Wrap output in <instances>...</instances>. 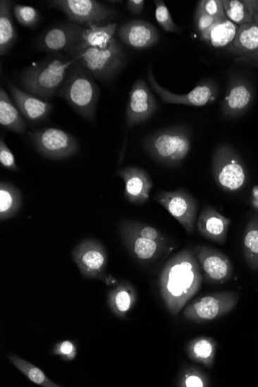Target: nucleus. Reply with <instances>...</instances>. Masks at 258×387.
<instances>
[{"mask_svg": "<svg viewBox=\"0 0 258 387\" xmlns=\"http://www.w3.org/2000/svg\"><path fill=\"white\" fill-rule=\"evenodd\" d=\"M136 302L133 286L127 282L119 285L110 293V307L119 317H124L132 309Z\"/></svg>", "mask_w": 258, "mask_h": 387, "instance_id": "nucleus-29", "label": "nucleus"}, {"mask_svg": "<svg viewBox=\"0 0 258 387\" xmlns=\"http://www.w3.org/2000/svg\"><path fill=\"white\" fill-rule=\"evenodd\" d=\"M253 101L254 90L252 85L245 78H233L222 102V114L227 118L244 115L252 106Z\"/></svg>", "mask_w": 258, "mask_h": 387, "instance_id": "nucleus-16", "label": "nucleus"}, {"mask_svg": "<svg viewBox=\"0 0 258 387\" xmlns=\"http://www.w3.org/2000/svg\"><path fill=\"white\" fill-rule=\"evenodd\" d=\"M13 15L22 26L27 28H35L40 20V13L35 7L25 5H15Z\"/></svg>", "mask_w": 258, "mask_h": 387, "instance_id": "nucleus-34", "label": "nucleus"}, {"mask_svg": "<svg viewBox=\"0 0 258 387\" xmlns=\"http://www.w3.org/2000/svg\"><path fill=\"white\" fill-rule=\"evenodd\" d=\"M11 96L21 115L31 123L43 122L53 110V106L38 97L23 92L13 84H9Z\"/></svg>", "mask_w": 258, "mask_h": 387, "instance_id": "nucleus-20", "label": "nucleus"}, {"mask_svg": "<svg viewBox=\"0 0 258 387\" xmlns=\"http://www.w3.org/2000/svg\"><path fill=\"white\" fill-rule=\"evenodd\" d=\"M117 27L116 23H108L103 26L84 27L77 47L69 55L79 51L87 49V48L107 49L112 40L115 39Z\"/></svg>", "mask_w": 258, "mask_h": 387, "instance_id": "nucleus-22", "label": "nucleus"}, {"mask_svg": "<svg viewBox=\"0 0 258 387\" xmlns=\"http://www.w3.org/2000/svg\"><path fill=\"white\" fill-rule=\"evenodd\" d=\"M254 22L258 24V13H255L254 15Z\"/></svg>", "mask_w": 258, "mask_h": 387, "instance_id": "nucleus-46", "label": "nucleus"}, {"mask_svg": "<svg viewBox=\"0 0 258 387\" xmlns=\"http://www.w3.org/2000/svg\"><path fill=\"white\" fill-rule=\"evenodd\" d=\"M157 102L148 85L142 79L136 80L129 92L126 111V125L132 128L147 122L157 110Z\"/></svg>", "mask_w": 258, "mask_h": 387, "instance_id": "nucleus-14", "label": "nucleus"}, {"mask_svg": "<svg viewBox=\"0 0 258 387\" xmlns=\"http://www.w3.org/2000/svg\"><path fill=\"white\" fill-rule=\"evenodd\" d=\"M231 220L216 211L212 207H206L200 213L197 226L200 235L205 238L224 245L227 241Z\"/></svg>", "mask_w": 258, "mask_h": 387, "instance_id": "nucleus-21", "label": "nucleus"}, {"mask_svg": "<svg viewBox=\"0 0 258 387\" xmlns=\"http://www.w3.org/2000/svg\"><path fill=\"white\" fill-rule=\"evenodd\" d=\"M13 2L0 1V55L9 52L18 39V32L13 22Z\"/></svg>", "mask_w": 258, "mask_h": 387, "instance_id": "nucleus-24", "label": "nucleus"}, {"mask_svg": "<svg viewBox=\"0 0 258 387\" xmlns=\"http://www.w3.org/2000/svg\"><path fill=\"white\" fill-rule=\"evenodd\" d=\"M0 125L18 134H23L27 130L25 121L3 87L0 90Z\"/></svg>", "mask_w": 258, "mask_h": 387, "instance_id": "nucleus-27", "label": "nucleus"}, {"mask_svg": "<svg viewBox=\"0 0 258 387\" xmlns=\"http://www.w3.org/2000/svg\"><path fill=\"white\" fill-rule=\"evenodd\" d=\"M155 5L156 19L159 25L166 32L176 33L180 31V27L176 25L166 4L162 0H156Z\"/></svg>", "mask_w": 258, "mask_h": 387, "instance_id": "nucleus-36", "label": "nucleus"}, {"mask_svg": "<svg viewBox=\"0 0 258 387\" xmlns=\"http://www.w3.org/2000/svg\"><path fill=\"white\" fill-rule=\"evenodd\" d=\"M252 200L258 201V185H256L252 190Z\"/></svg>", "mask_w": 258, "mask_h": 387, "instance_id": "nucleus-43", "label": "nucleus"}, {"mask_svg": "<svg viewBox=\"0 0 258 387\" xmlns=\"http://www.w3.org/2000/svg\"><path fill=\"white\" fill-rule=\"evenodd\" d=\"M193 252L203 272L204 279L209 283L223 284L232 276L231 262L227 256L217 250L198 246Z\"/></svg>", "mask_w": 258, "mask_h": 387, "instance_id": "nucleus-15", "label": "nucleus"}, {"mask_svg": "<svg viewBox=\"0 0 258 387\" xmlns=\"http://www.w3.org/2000/svg\"><path fill=\"white\" fill-rule=\"evenodd\" d=\"M237 61H244V62H250V63H258V51L254 52V54H249L247 56H238V58L236 59Z\"/></svg>", "mask_w": 258, "mask_h": 387, "instance_id": "nucleus-42", "label": "nucleus"}, {"mask_svg": "<svg viewBox=\"0 0 258 387\" xmlns=\"http://www.w3.org/2000/svg\"><path fill=\"white\" fill-rule=\"evenodd\" d=\"M145 150L159 164L177 166L191 149V133L183 127H172L153 133L143 142Z\"/></svg>", "mask_w": 258, "mask_h": 387, "instance_id": "nucleus-4", "label": "nucleus"}, {"mask_svg": "<svg viewBox=\"0 0 258 387\" xmlns=\"http://www.w3.org/2000/svg\"><path fill=\"white\" fill-rule=\"evenodd\" d=\"M75 62L66 54H48L36 66L23 71L20 85L28 93L50 101L61 90Z\"/></svg>", "mask_w": 258, "mask_h": 387, "instance_id": "nucleus-2", "label": "nucleus"}, {"mask_svg": "<svg viewBox=\"0 0 258 387\" xmlns=\"http://www.w3.org/2000/svg\"><path fill=\"white\" fill-rule=\"evenodd\" d=\"M0 164L11 171L17 172L20 171V168L16 164L12 151L6 146L3 138L0 140Z\"/></svg>", "mask_w": 258, "mask_h": 387, "instance_id": "nucleus-38", "label": "nucleus"}, {"mask_svg": "<svg viewBox=\"0 0 258 387\" xmlns=\"http://www.w3.org/2000/svg\"><path fill=\"white\" fill-rule=\"evenodd\" d=\"M204 276L195 252L188 249L173 256L160 273L159 286L166 307L176 317L199 291Z\"/></svg>", "mask_w": 258, "mask_h": 387, "instance_id": "nucleus-1", "label": "nucleus"}, {"mask_svg": "<svg viewBox=\"0 0 258 387\" xmlns=\"http://www.w3.org/2000/svg\"><path fill=\"white\" fill-rule=\"evenodd\" d=\"M9 360L13 365L18 368L20 372L25 375L31 382L43 387H61L59 384L53 383L42 369L30 364L25 360L19 357L10 355Z\"/></svg>", "mask_w": 258, "mask_h": 387, "instance_id": "nucleus-32", "label": "nucleus"}, {"mask_svg": "<svg viewBox=\"0 0 258 387\" xmlns=\"http://www.w3.org/2000/svg\"><path fill=\"white\" fill-rule=\"evenodd\" d=\"M29 137L39 154L52 160L70 158L79 149L75 137L59 128L38 129L30 133Z\"/></svg>", "mask_w": 258, "mask_h": 387, "instance_id": "nucleus-8", "label": "nucleus"}, {"mask_svg": "<svg viewBox=\"0 0 258 387\" xmlns=\"http://www.w3.org/2000/svg\"><path fill=\"white\" fill-rule=\"evenodd\" d=\"M49 6L66 14L70 22L85 27L103 26L118 14L116 11L95 0H54Z\"/></svg>", "mask_w": 258, "mask_h": 387, "instance_id": "nucleus-7", "label": "nucleus"}, {"mask_svg": "<svg viewBox=\"0 0 258 387\" xmlns=\"http://www.w3.org/2000/svg\"><path fill=\"white\" fill-rule=\"evenodd\" d=\"M84 27L75 23H63L47 29L37 39V48L39 51L48 54L68 55L77 47Z\"/></svg>", "mask_w": 258, "mask_h": 387, "instance_id": "nucleus-10", "label": "nucleus"}, {"mask_svg": "<svg viewBox=\"0 0 258 387\" xmlns=\"http://www.w3.org/2000/svg\"><path fill=\"white\" fill-rule=\"evenodd\" d=\"M189 233L195 231L197 215V200L183 190L161 191L154 197Z\"/></svg>", "mask_w": 258, "mask_h": 387, "instance_id": "nucleus-11", "label": "nucleus"}, {"mask_svg": "<svg viewBox=\"0 0 258 387\" xmlns=\"http://www.w3.org/2000/svg\"><path fill=\"white\" fill-rule=\"evenodd\" d=\"M23 205V196L18 188L11 183H0V220L11 219Z\"/></svg>", "mask_w": 258, "mask_h": 387, "instance_id": "nucleus-28", "label": "nucleus"}, {"mask_svg": "<svg viewBox=\"0 0 258 387\" xmlns=\"http://www.w3.org/2000/svg\"><path fill=\"white\" fill-rule=\"evenodd\" d=\"M253 207L256 209V211H258V201H252Z\"/></svg>", "mask_w": 258, "mask_h": 387, "instance_id": "nucleus-45", "label": "nucleus"}, {"mask_svg": "<svg viewBox=\"0 0 258 387\" xmlns=\"http://www.w3.org/2000/svg\"><path fill=\"white\" fill-rule=\"evenodd\" d=\"M197 10L216 18L227 19L223 0H201L197 5Z\"/></svg>", "mask_w": 258, "mask_h": 387, "instance_id": "nucleus-37", "label": "nucleus"}, {"mask_svg": "<svg viewBox=\"0 0 258 387\" xmlns=\"http://www.w3.org/2000/svg\"><path fill=\"white\" fill-rule=\"evenodd\" d=\"M148 80L153 91H154L165 103L185 104L189 106H205L213 103L219 92L216 85L212 82L200 83L190 92L185 94H176L160 86L153 75L151 68L148 71Z\"/></svg>", "mask_w": 258, "mask_h": 387, "instance_id": "nucleus-12", "label": "nucleus"}, {"mask_svg": "<svg viewBox=\"0 0 258 387\" xmlns=\"http://www.w3.org/2000/svg\"><path fill=\"white\" fill-rule=\"evenodd\" d=\"M99 96V87L91 72L76 61L56 97L66 100L80 116L94 121Z\"/></svg>", "mask_w": 258, "mask_h": 387, "instance_id": "nucleus-3", "label": "nucleus"}, {"mask_svg": "<svg viewBox=\"0 0 258 387\" xmlns=\"http://www.w3.org/2000/svg\"><path fill=\"white\" fill-rule=\"evenodd\" d=\"M238 27L237 24L228 18L220 20L201 34L200 38L215 48L228 47L236 37Z\"/></svg>", "mask_w": 258, "mask_h": 387, "instance_id": "nucleus-25", "label": "nucleus"}, {"mask_svg": "<svg viewBox=\"0 0 258 387\" xmlns=\"http://www.w3.org/2000/svg\"><path fill=\"white\" fill-rule=\"evenodd\" d=\"M257 216H258V211H257Z\"/></svg>", "mask_w": 258, "mask_h": 387, "instance_id": "nucleus-47", "label": "nucleus"}, {"mask_svg": "<svg viewBox=\"0 0 258 387\" xmlns=\"http://www.w3.org/2000/svg\"><path fill=\"white\" fill-rule=\"evenodd\" d=\"M220 20L221 19L211 17V16H209L204 12L196 10V26L200 35L204 33L205 31L211 28L214 24Z\"/></svg>", "mask_w": 258, "mask_h": 387, "instance_id": "nucleus-40", "label": "nucleus"}, {"mask_svg": "<svg viewBox=\"0 0 258 387\" xmlns=\"http://www.w3.org/2000/svg\"><path fill=\"white\" fill-rule=\"evenodd\" d=\"M176 385L181 387H207L211 383L202 370L196 367H188L183 370Z\"/></svg>", "mask_w": 258, "mask_h": 387, "instance_id": "nucleus-33", "label": "nucleus"}, {"mask_svg": "<svg viewBox=\"0 0 258 387\" xmlns=\"http://www.w3.org/2000/svg\"><path fill=\"white\" fill-rule=\"evenodd\" d=\"M69 56L82 63L100 82H107L117 75L125 61L123 48L116 38L107 49L87 48Z\"/></svg>", "mask_w": 258, "mask_h": 387, "instance_id": "nucleus-5", "label": "nucleus"}, {"mask_svg": "<svg viewBox=\"0 0 258 387\" xmlns=\"http://www.w3.org/2000/svg\"><path fill=\"white\" fill-rule=\"evenodd\" d=\"M228 51L239 56L258 51V24L253 22L239 26L236 37L228 47Z\"/></svg>", "mask_w": 258, "mask_h": 387, "instance_id": "nucleus-26", "label": "nucleus"}, {"mask_svg": "<svg viewBox=\"0 0 258 387\" xmlns=\"http://www.w3.org/2000/svg\"><path fill=\"white\" fill-rule=\"evenodd\" d=\"M226 17L238 26L254 22V0H223Z\"/></svg>", "mask_w": 258, "mask_h": 387, "instance_id": "nucleus-30", "label": "nucleus"}, {"mask_svg": "<svg viewBox=\"0 0 258 387\" xmlns=\"http://www.w3.org/2000/svg\"><path fill=\"white\" fill-rule=\"evenodd\" d=\"M239 295L233 292L216 293L198 298L185 307L184 318L200 322L221 318L235 309Z\"/></svg>", "mask_w": 258, "mask_h": 387, "instance_id": "nucleus-9", "label": "nucleus"}, {"mask_svg": "<svg viewBox=\"0 0 258 387\" xmlns=\"http://www.w3.org/2000/svg\"><path fill=\"white\" fill-rule=\"evenodd\" d=\"M72 257L82 275L88 278H100L108 263L106 248L100 242L85 240L74 248Z\"/></svg>", "mask_w": 258, "mask_h": 387, "instance_id": "nucleus-13", "label": "nucleus"}, {"mask_svg": "<svg viewBox=\"0 0 258 387\" xmlns=\"http://www.w3.org/2000/svg\"><path fill=\"white\" fill-rule=\"evenodd\" d=\"M216 342L208 336H199L185 345V352L189 359L207 369H212L216 352Z\"/></svg>", "mask_w": 258, "mask_h": 387, "instance_id": "nucleus-23", "label": "nucleus"}, {"mask_svg": "<svg viewBox=\"0 0 258 387\" xmlns=\"http://www.w3.org/2000/svg\"><path fill=\"white\" fill-rule=\"evenodd\" d=\"M244 254L249 267L258 270V216L250 219L244 235Z\"/></svg>", "mask_w": 258, "mask_h": 387, "instance_id": "nucleus-31", "label": "nucleus"}, {"mask_svg": "<svg viewBox=\"0 0 258 387\" xmlns=\"http://www.w3.org/2000/svg\"><path fill=\"white\" fill-rule=\"evenodd\" d=\"M215 182L225 191L237 192L247 183V168L240 157L228 145L217 147L212 160Z\"/></svg>", "mask_w": 258, "mask_h": 387, "instance_id": "nucleus-6", "label": "nucleus"}, {"mask_svg": "<svg viewBox=\"0 0 258 387\" xmlns=\"http://www.w3.org/2000/svg\"><path fill=\"white\" fill-rule=\"evenodd\" d=\"M54 353L56 356H61L66 360H73L77 355V350L73 343L70 341H63L56 344Z\"/></svg>", "mask_w": 258, "mask_h": 387, "instance_id": "nucleus-39", "label": "nucleus"}, {"mask_svg": "<svg viewBox=\"0 0 258 387\" xmlns=\"http://www.w3.org/2000/svg\"><path fill=\"white\" fill-rule=\"evenodd\" d=\"M122 224L129 231L141 238L160 242H166L163 233L151 226L135 221H124Z\"/></svg>", "mask_w": 258, "mask_h": 387, "instance_id": "nucleus-35", "label": "nucleus"}, {"mask_svg": "<svg viewBox=\"0 0 258 387\" xmlns=\"http://www.w3.org/2000/svg\"><path fill=\"white\" fill-rule=\"evenodd\" d=\"M121 237L128 251L141 262L156 260L166 249V242H160L143 238L127 229L123 224L119 226Z\"/></svg>", "mask_w": 258, "mask_h": 387, "instance_id": "nucleus-19", "label": "nucleus"}, {"mask_svg": "<svg viewBox=\"0 0 258 387\" xmlns=\"http://www.w3.org/2000/svg\"><path fill=\"white\" fill-rule=\"evenodd\" d=\"M144 6V0H128V1H127L128 11L135 15L141 14L143 11Z\"/></svg>", "mask_w": 258, "mask_h": 387, "instance_id": "nucleus-41", "label": "nucleus"}, {"mask_svg": "<svg viewBox=\"0 0 258 387\" xmlns=\"http://www.w3.org/2000/svg\"><path fill=\"white\" fill-rule=\"evenodd\" d=\"M122 42L135 49H147L156 45L159 35L156 27L147 21L135 20L128 22L118 30Z\"/></svg>", "mask_w": 258, "mask_h": 387, "instance_id": "nucleus-18", "label": "nucleus"}, {"mask_svg": "<svg viewBox=\"0 0 258 387\" xmlns=\"http://www.w3.org/2000/svg\"><path fill=\"white\" fill-rule=\"evenodd\" d=\"M116 175L125 182V197L128 202L135 204L147 202L153 183L146 171L140 167L128 166L121 168Z\"/></svg>", "mask_w": 258, "mask_h": 387, "instance_id": "nucleus-17", "label": "nucleus"}, {"mask_svg": "<svg viewBox=\"0 0 258 387\" xmlns=\"http://www.w3.org/2000/svg\"><path fill=\"white\" fill-rule=\"evenodd\" d=\"M254 6L255 13H258V0H254Z\"/></svg>", "mask_w": 258, "mask_h": 387, "instance_id": "nucleus-44", "label": "nucleus"}]
</instances>
